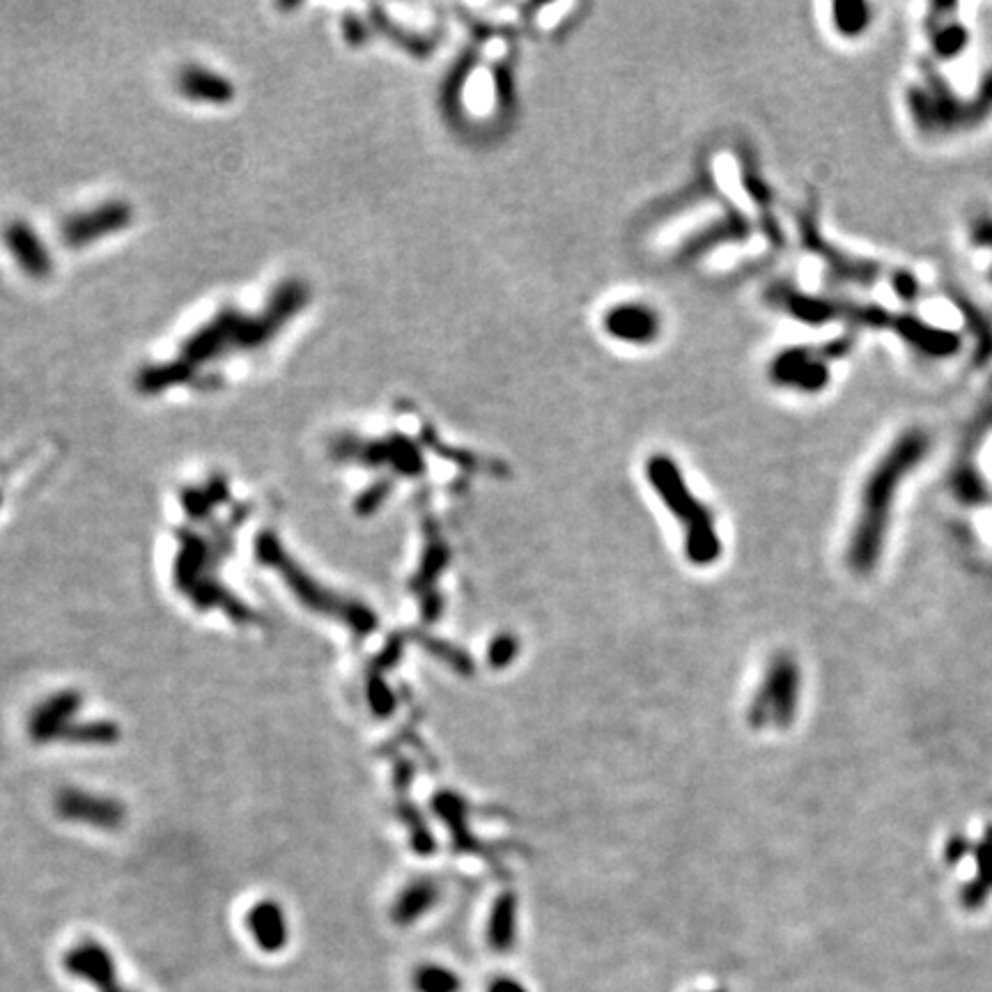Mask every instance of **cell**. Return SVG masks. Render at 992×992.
Listing matches in <instances>:
<instances>
[{"instance_id": "cell-12", "label": "cell", "mask_w": 992, "mask_h": 992, "mask_svg": "<svg viewBox=\"0 0 992 992\" xmlns=\"http://www.w3.org/2000/svg\"><path fill=\"white\" fill-rule=\"evenodd\" d=\"M81 710V694L60 692L42 701L33 710L28 722V733L35 742L62 740L65 733L76 724V715Z\"/></svg>"}, {"instance_id": "cell-26", "label": "cell", "mask_w": 992, "mask_h": 992, "mask_svg": "<svg viewBox=\"0 0 992 992\" xmlns=\"http://www.w3.org/2000/svg\"><path fill=\"white\" fill-rule=\"evenodd\" d=\"M487 992H529L515 979H496Z\"/></svg>"}, {"instance_id": "cell-11", "label": "cell", "mask_w": 992, "mask_h": 992, "mask_svg": "<svg viewBox=\"0 0 992 992\" xmlns=\"http://www.w3.org/2000/svg\"><path fill=\"white\" fill-rule=\"evenodd\" d=\"M175 88L186 102L198 106H228L237 97L235 83L226 74L200 62H191L177 72Z\"/></svg>"}, {"instance_id": "cell-17", "label": "cell", "mask_w": 992, "mask_h": 992, "mask_svg": "<svg viewBox=\"0 0 992 992\" xmlns=\"http://www.w3.org/2000/svg\"><path fill=\"white\" fill-rule=\"evenodd\" d=\"M246 926L262 951L274 953L288 944V921H285V912L281 910V905L274 901L255 903L246 914Z\"/></svg>"}, {"instance_id": "cell-4", "label": "cell", "mask_w": 992, "mask_h": 992, "mask_svg": "<svg viewBox=\"0 0 992 992\" xmlns=\"http://www.w3.org/2000/svg\"><path fill=\"white\" fill-rule=\"evenodd\" d=\"M255 558L262 565H267V568H274V572H278L285 584H288L294 598L304 604L306 609L336 618L356 634H370L377 627V618L370 609L359 602L340 598V595L317 584L297 561H292V556L285 552L281 540L271 531L260 533L258 540H255Z\"/></svg>"}, {"instance_id": "cell-23", "label": "cell", "mask_w": 992, "mask_h": 992, "mask_svg": "<svg viewBox=\"0 0 992 992\" xmlns=\"http://www.w3.org/2000/svg\"><path fill=\"white\" fill-rule=\"evenodd\" d=\"M930 42H933V51L937 53V58L951 60L958 58L960 53L965 51L967 42H970V35H967L965 26H960L958 21H949L935 26Z\"/></svg>"}, {"instance_id": "cell-1", "label": "cell", "mask_w": 992, "mask_h": 992, "mask_svg": "<svg viewBox=\"0 0 992 992\" xmlns=\"http://www.w3.org/2000/svg\"><path fill=\"white\" fill-rule=\"evenodd\" d=\"M306 301L308 290L304 283L288 281L271 294L267 306L258 315L223 308L184 340L177 359L200 375V370L209 363L226 359L230 354L260 350L276 338V333L304 308Z\"/></svg>"}, {"instance_id": "cell-10", "label": "cell", "mask_w": 992, "mask_h": 992, "mask_svg": "<svg viewBox=\"0 0 992 992\" xmlns=\"http://www.w3.org/2000/svg\"><path fill=\"white\" fill-rule=\"evenodd\" d=\"M56 811L72 823H85L99 829H118L127 813L118 800L83 793L79 788H65L56 797Z\"/></svg>"}, {"instance_id": "cell-3", "label": "cell", "mask_w": 992, "mask_h": 992, "mask_svg": "<svg viewBox=\"0 0 992 992\" xmlns=\"http://www.w3.org/2000/svg\"><path fill=\"white\" fill-rule=\"evenodd\" d=\"M242 519L244 513L239 510L228 524L212 526L209 531L184 529L177 533L180 547H177L175 558V584L177 591L186 595L198 609H219L239 623H253V611L226 591L219 579L221 565L232 549V536Z\"/></svg>"}, {"instance_id": "cell-14", "label": "cell", "mask_w": 992, "mask_h": 992, "mask_svg": "<svg viewBox=\"0 0 992 992\" xmlns=\"http://www.w3.org/2000/svg\"><path fill=\"white\" fill-rule=\"evenodd\" d=\"M65 967L72 974L88 979L102 992H124L115 983V965L108 951L97 942H83L65 958Z\"/></svg>"}, {"instance_id": "cell-6", "label": "cell", "mask_w": 992, "mask_h": 992, "mask_svg": "<svg viewBox=\"0 0 992 992\" xmlns=\"http://www.w3.org/2000/svg\"><path fill=\"white\" fill-rule=\"evenodd\" d=\"M910 108L917 127L933 134H953L958 127H974L992 111V79L988 90L976 102H963L951 95L949 85L940 76H930L928 85H914L910 90Z\"/></svg>"}, {"instance_id": "cell-13", "label": "cell", "mask_w": 992, "mask_h": 992, "mask_svg": "<svg viewBox=\"0 0 992 992\" xmlns=\"http://www.w3.org/2000/svg\"><path fill=\"white\" fill-rule=\"evenodd\" d=\"M770 377L777 384H786L788 389L813 393L829 382V363L818 361L813 352L788 350L774 359Z\"/></svg>"}, {"instance_id": "cell-20", "label": "cell", "mask_w": 992, "mask_h": 992, "mask_svg": "<svg viewBox=\"0 0 992 992\" xmlns=\"http://www.w3.org/2000/svg\"><path fill=\"white\" fill-rule=\"evenodd\" d=\"M228 499H230L228 483L219 476L207 480L205 485L186 487V490L180 494L182 508L193 519H207L216 508L223 506V503H228Z\"/></svg>"}, {"instance_id": "cell-28", "label": "cell", "mask_w": 992, "mask_h": 992, "mask_svg": "<svg viewBox=\"0 0 992 992\" xmlns=\"http://www.w3.org/2000/svg\"><path fill=\"white\" fill-rule=\"evenodd\" d=\"M0 503H3V494H0Z\"/></svg>"}, {"instance_id": "cell-2", "label": "cell", "mask_w": 992, "mask_h": 992, "mask_svg": "<svg viewBox=\"0 0 992 992\" xmlns=\"http://www.w3.org/2000/svg\"><path fill=\"white\" fill-rule=\"evenodd\" d=\"M928 448L930 437L924 430L903 432L868 474L848 545V561L857 572H871L878 563L898 487L917 464L924 462Z\"/></svg>"}, {"instance_id": "cell-15", "label": "cell", "mask_w": 992, "mask_h": 992, "mask_svg": "<svg viewBox=\"0 0 992 992\" xmlns=\"http://www.w3.org/2000/svg\"><path fill=\"white\" fill-rule=\"evenodd\" d=\"M604 329L614 338L625 340V343H650V340L657 338L660 317L646 306L623 304L609 310Z\"/></svg>"}, {"instance_id": "cell-19", "label": "cell", "mask_w": 992, "mask_h": 992, "mask_svg": "<svg viewBox=\"0 0 992 992\" xmlns=\"http://www.w3.org/2000/svg\"><path fill=\"white\" fill-rule=\"evenodd\" d=\"M487 942L499 953H508L517 942V898L503 894L496 898L490 924H487Z\"/></svg>"}, {"instance_id": "cell-27", "label": "cell", "mask_w": 992, "mask_h": 992, "mask_svg": "<svg viewBox=\"0 0 992 992\" xmlns=\"http://www.w3.org/2000/svg\"><path fill=\"white\" fill-rule=\"evenodd\" d=\"M710 992H726V990H710Z\"/></svg>"}, {"instance_id": "cell-16", "label": "cell", "mask_w": 992, "mask_h": 992, "mask_svg": "<svg viewBox=\"0 0 992 992\" xmlns=\"http://www.w3.org/2000/svg\"><path fill=\"white\" fill-rule=\"evenodd\" d=\"M193 384H203V379L196 370H191L189 366L177 359L161 361V363H150V366H143L136 372L134 386L141 395H161L170 389H184V386Z\"/></svg>"}, {"instance_id": "cell-7", "label": "cell", "mask_w": 992, "mask_h": 992, "mask_svg": "<svg viewBox=\"0 0 992 992\" xmlns=\"http://www.w3.org/2000/svg\"><path fill=\"white\" fill-rule=\"evenodd\" d=\"M136 209L131 203L122 198L104 200L95 207L81 209V212L69 214L60 226L62 244L69 248H88L99 244L106 237L120 235L134 223Z\"/></svg>"}, {"instance_id": "cell-21", "label": "cell", "mask_w": 992, "mask_h": 992, "mask_svg": "<svg viewBox=\"0 0 992 992\" xmlns=\"http://www.w3.org/2000/svg\"><path fill=\"white\" fill-rule=\"evenodd\" d=\"M832 12L836 33L848 37V40L866 33L868 26H871V7L866 3H839L832 7Z\"/></svg>"}, {"instance_id": "cell-22", "label": "cell", "mask_w": 992, "mask_h": 992, "mask_svg": "<svg viewBox=\"0 0 992 992\" xmlns=\"http://www.w3.org/2000/svg\"><path fill=\"white\" fill-rule=\"evenodd\" d=\"M416 992H460L462 979L444 965H423L414 972Z\"/></svg>"}, {"instance_id": "cell-24", "label": "cell", "mask_w": 992, "mask_h": 992, "mask_svg": "<svg viewBox=\"0 0 992 992\" xmlns=\"http://www.w3.org/2000/svg\"><path fill=\"white\" fill-rule=\"evenodd\" d=\"M517 655V639L513 637H499L492 641L490 646V664L492 666H506L513 662V657Z\"/></svg>"}, {"instance_id": "cell-18", "label": "cell", "mask_w": 992, "mask_h": 992, "mask_svg": "<svg viewBox=\"0 0 992 992\" xmlns=\"http://www.w3.org/2000/svg\"><path fill=\"white\" fill-rule=\"evenodd\" d=\"M441 887L430 878L414 880V885L400 891V896L393 903V921L398 926H412L421 921L434 905L439 903Z\"/></svg>"}, {"instance_id": "cell-25", "label": "cell", "mask_w": 992, "mask_h": 992, "mask_svg": "<svg viewBox=\"0 0 992 992\" xmlns=\"http://www.w3.org/2000/svg\"><path fill=\"white\" fill-rule=\"evenodd\" d=\"M972 242L979 246H992V221L976 223V228L972 230Z\"/></svg>"}, {"instance_id": "cell-5", "label": "cell", "mask_w": 992, "mask_h": 992, "mask_svg": "<svg viewBox=\"0 0 992 992\" xmlns=\"http://www.w3.org/2000/svg\"><path fill=\"white\" fill-rule=\"evenodd\" d=\"M648 476L660 499L666 501L671 513L685 526V549L689 561L696 565H710L712 561H717L719 554H722V542H719L715 531V519H712L710 510L689 492L671 457L655 455L648 464Z\"/></svg>"}, {"instance_id": "cell-8", "label": "cell", "mask_w": 992, "mask_h": 992, "mask_svg": "<svg viewBox=\"0 0 992 992\" xmlns=\"http://www.w3.org/2000/svg\"><path fill=\"white\" fill-rule=\"evenodd\" d=\"M800 699V673L788 657H779L767 669L763 685L751 705V722L756 726H788Z\"/></svg>"}, {"instance_id": "cell-9", "label": "cell", "mask_w": 992, "mask_h": 992, "mask_svg": "<svg viewBox=\"0 0 992 992\" xmlns=\"http://www.w3.org/2000/svg\"><path fill=\"white\" fill-rule=\"evenodd\" d=\"M3 244L12 255L14 265L33 281H46L53 274V255L49 246L26 219H12L3 228Z\"/></svg>"}]
</instances>
